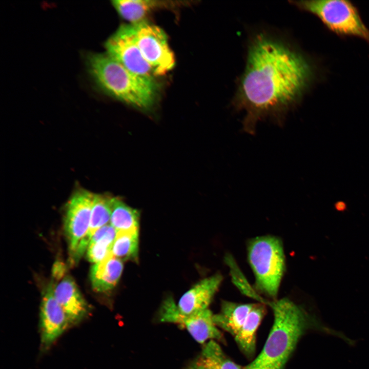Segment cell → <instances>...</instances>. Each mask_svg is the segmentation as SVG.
<instances>
[{"label":"cell","instance_id":"cell-10","mask_svg":"<svg viewBox=\"0 0 369 369\" xmlns=\"http://www.w3.org/2000/svg\"><path fill=\"white\" fill-rule=\"evenodd\" d=\"M71 326L67 315L54 297L51 282L43 292L40 303L39 329L41 351H48Z\"/></svg>","mask_w":369,"mask_h":369},{"label":"cell","instance_id":"cell-11","mask_svg":"<svg viewBox=\"0 0 369 369\" xmlns=\"http://www.w3.org/2000/svg\"><path fill=\"white\" fill-rule=\"evenodd\" d=\"M53 286L54 297L67 315L71 326L86 318L91 311V306L71 276L63 277Z\"/></svg>","mask_w":369,"mask_h":369},{"label":"cell","instance_id":"cell-22","mask_svg":"<svg viewBox=\"0 0 369 369\" xmlns=\"http://www.w3.org/2000/svg\"><path fill=\"white\" fill-rule=\"evenodd\" d=\"M186 369H204L199 359L195 361Z\"/></svg>","mask_w":369,"mask_h":369},{"label":"cell","instance_id":"cell-9","mask_svg":"<svg viewBox=\"0 0 369 369\" xmlns=\"http://www.w3.org/2000/svg\"><path fill=\"white\" fill-rule=\"evenodd\" d=\"M214 314L209 309L190 315L182 313L171 297L166 298L161 304L159 319L162 322L179 324L186 328L192 337L199 343L207 340H221L222 335L215 324Z\"/></svg>","mask_w":369,"mask_h":369},{"label":"cell","instance_id":"cell-2","mask_svg":"<svg viewBox=\"0 0 369 369\" xmlns=\"http://www.w3.org/2000/svg\"><path fill=\"white\" fill-rule=\"evenodd\" d=\"M272 309L274 321L272 329L257 357L252 364L265 369H282L294 350L300 337L312 324L322 329L326 335L345 341L343 334L325 324L313 323L299 306L288 298L268 302Z\"/></svg>","mask_w":369,"mask_h":369},{"label":"cell","instance_id":"cell-8","mask_svg":"<svg viewBox=\"0 0 369 369\" xmlns=\"http://www.w3.org/2000/svg\"><path fill=\"white\" fill-rule=\"evenodd\" d=\"M106 53L136 75L155 79L137 45L134 25L122 24L105 42Z\"/></svg>","mask_w":369,"mask_h":369},{"label":"cell","instance_id":"cell-4","mask_svg":"<svg viewBox=\"0 0 369 369\" xmlns=\"http://www.w3.org/2000/svg\"><path fill=\"white\" fill-rule=\"evenodd\" d=\"M248 256L257 288L268 296L276 298L285 268L280 239L272 236L252 239L248 247Z\"/></svg>","mask_w":369,"mask_h":369},{"label":"cell","instance_id":"cell-15","mask_svg":"<svg viewBox=\"0 0 369 369\" xmlns=\"http://www.w3.org/2000/svg\"><path fill=\"white\" fill-rule=\"evenodd\" d=\"M254 304H240L223 301L219 313L214 314L218 327L235 336L245 322Z\"/></svg>","mask_w":369,"mask_h":369},{"label":"cell","instance_id":"cell-14","mask_svg":"<svg viewBox=\"0 0 369 369\" xmlns=\"http://www.w3.org/2000/svg\"><path fill=\"white\" fill-rule=\"evenodd\" d=\"M122 270V261L112 253L102 261L95 263L90 270V281L93 289L98 293L112 290L119 281Z\"/></svg>","mask_w":369,"mask_h":369},{"label":"cell","instance_id":"cell-23","mask_svg":"<svg viewBox=\"0 0 369 369\" xmlns=\"http://www.w3.org/2000/svg\"><path fill=\"white\" fill-rule=\"evenodd\" d=\"M245 369H265L263 367L252 364L251 363L248 365Z\"/></svg>","mask_w":369,"mask_h":369},{"label":"cell","instance_id":"cell-7","mask_svg":"<svg viewBox=\"0 0 369 369\" xmlns=\"http://www.w3.org/2000/svg\"><path fill=\"white\" fill-rule=\"evenodd\" d=\"M134 26L138 48L154 75H163L171 70L175 66V59L165 31L146 21L135 24Z\"/></svg>","mask_w":369,"mask_h":369},{"label":"cell","instance_id":"cell-21","mask_svg":"<svg viewBox=\"0 0 369 369\" xmlns=\"http://www.w3.org/2000/svg\"><path fill=\"white\" fill-rule=\"evenodd\" d=\"M113 197L102 194H93L88 237L90 240L94 232L109 224L111 214Z\"/></svg>","mask_w":369,"mask_h":369},{"label":"cell","instance_id":"cell-18","mask_svg":"<svg viewBox=\"0 0 369 369\" xmlns=\"http://www.w3.org/2000/svg\"><path fill=\"white\" fill-rule=\"evenodd\" d=\"M139 213L118 197H113L110 224L117 232L138 231Z\"/></svg>","mask_w":369,"mask_h":369},{"label":"cell","instance_id":"cell-3","mask_svg":"<svg viewBox=\"0 0 369 369\" xmlns=\"http://www.w3.org/2000/svg\"><path fill=\"white\" fill-rule=\"evenodd\" d=\"M85 58L91 78L106 94L139 109L154 104L158 91L155 79L135 74L106 52H89Z\"/></svg>","mask_w":369,"mask_h":369},{"label":"cell","instance_id":"cell-12","mask_svg":"<svg viewBox=\"0 0 369 369\" xmlns=\"http://www.w3.org/2000/svg\"><path fill=\"white\" fill-rule=\"evenodd\" d=\"M222 279V275L216 274L197 283L180 298L177 304L179 311L190 315L209 309Z\"/></svg>","mask_w":369,"mask_h":369},{"label":"cell","instance_id":"cell-20","mask_svg":"<svg viewBox=\"0 0 369 369\" xmlns=\"http://www.w3.org/2000/svg\"><path fill=\"white\" fill-rule=\"evenodd\" d=\"M138 231L118 232L111 248V253L123 261L137 262L138 255Z\"/></svg>","mask_w":369,"mask_h":369},{"label":"cell","instance_id":"cell-17","mask_svg":"<svg viewBox=\"0 0 369 369\" xmlns=\"http://www.w3.org/2000/svg\"><path fill=\"white\" fill-rule=\"evenodd\" d=\"M117 231L110 224L97 230L93 234L87 250V258L98 263L111 254V248L117 235Z\"/></svg>","mask_w":369,"mask_h":369},{"label":"cell","instance_id":"cell-5","mask_svg":"<svg viewBox=\"0 0 369 369\" xmlns=\"http://www.w3.org/2000/svg\"><path fill=\"white\" fill-rule=\"evenodd\" d=\"M292 3L300 9L315 15L336 34L358 37L369 44V29L361 19L357 8L351 2L312 0Z\"/></svg>","mask_w":369,"mask_h":369},{"label":"cell","instance_id":"cell-19","mask_svg":"<svg viewBox=\"0 0 369 369\" xmlns=\"http://www.w3.org/2000/svg\"><path fill=\"white\" fill-rule=\"evenodd\" d=\"M199 360L204 369H245L227 356L215 340L204 345Z\"/></svg>","mask_w":369,"mask_h":369},{"label":"cell","instance_id":"cell-6","mask_svg":"<svg viewBox=\"0 0 369 369\" xmlns=\"http://www.w3.org/2000/svg\"><path fill=\"white\" fill-rule=\"evenodd\" d=\"M93 197V193L80 190L73 194L66 206L64 227L72 263L78 261L90 241L88 234Z\"/></svg>","mask_w":369,"mask_h":369},{"label":"cell","instance_id":"cell-13","mask_svg":"<svg viewBox=\"0 0 369 369\" xmlns=\"http://www.w3.org/2000/svg\"><path fill=\"white\" fill-rule=\"evenodd\" d=\"M111 3L119 15L133 25L146 21V17L155 10L182 5L180 2L151 0H115Z\"/></svg>","mask_w":369,"mask_h":369},{"label":"cell","instance_id":"cell-16","mask_svg":"<svg viewBox=\"0 0 369 369\" xmlns=\"http://www.w3.org/2000/svg\"><path fill=\"white\" fill-rule=\"evenodd\" d=\"M265 313L264 304L254 303L245 322L234 337L239 348L247 356L255 352L256 333Z\"/></svg>","mask_w":369,"mask_h":369},{"label":"cell","instance_id":"cell-1","mask_svg":"<svg viewBox=\"0 0 369 369\" xmlns=\"http://www.w3.org/2000/svg\"><path fill=\"white\" fill-rule=\"evenodd\" d=\"M307 59L284 43L264 34L256 35L249 47L236 107L245 111L243 128L253 133L266 117L282 120L301 98L313 78Z\"/></svg>","mask_w":369,"mask_h":369}]
</instances>
